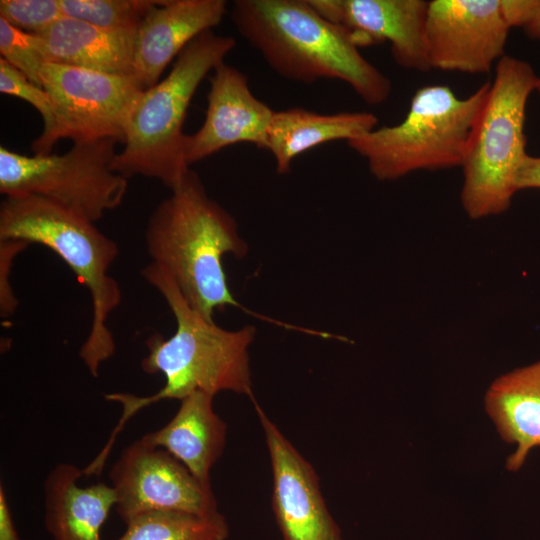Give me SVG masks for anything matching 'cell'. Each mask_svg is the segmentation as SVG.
Here are the masks:
<instances>
[{
  "instance_id": "cell-30",
  "label": "cell",
  "mask_w": 540,
  "mask_h": 540,
  "mask_svg": "<svg viewBox=\"0 0 540 540\" xmlns=\"http://www.w3.org/2000/svg\"><path fill=\"white\" fill-rule=\"evenodd\" d=\"M536 90L539 92L540 94V78L538 79V82H537V86H536Z\"/></svg>"
},
{
  "instance_id": "cell-11",
  "label": "cell",
  "mask_w": 540,
  "mask_h": 540,
  "mask_svg": "<svg viewBox=\"0 0 540 540\" xmlns=\"http://www.w3.org/2000/svg\"><path fill=\"white\" fill-rule=\"evenodd\" d=\"M512 28L503 0H433L426 45L431 69L488 73L504 56Z\"/></svg>"
},
{
  "instance_id": "cell-14",
  "label": "cell",
  "mask_w": 540,
  "mask_h": 540,
  "mask_svg": "<svg viewBox=\"0 0 540 540\" xmlns=\"http://www.w3.org/2000/svg\"><path fill=\"white\" fill-rule=\"evenodd\" d=\"M274 112L253 95L244 73L223 62L210 78L202 125L193 134H186L187 164L190 166L238 143H250L266 150Z\"/></svg>"
},
{
  "instance_id": "cell-16",
  "label": "cell",
  "mask_w": 540,
  "mask_h": 540,
  "mask_svg": "<svg viewBox=\"0 0 540 540\" xmlns=\"http://www.w3.org/2000/svg\"><path fill=\"white\" fill-rule=\"evenodd\" d=\"M82 476L76 465L61 462L44 480V524L53 540H101L115 492L102 482L81 486Z\"/></svg>"
},
{
  "instance_id": "cell-9",
  "label": "cell",
  "mask_w": 540,
  "mask_h": 540,
  "mask_svg": "<svg viewBox=\"0 0 540 540\" xmlns=\"http://www.w3.org/2000/svg\"><path fill=\"white\" fill-rule=\"evenodd\" d=\"M41 85L55 111V128L44 154L61 139L89 142L115 139L124 143L133 108L144 91L130 76L46 63Z\"/></svg>"
},
{
  "instance_id": "cell-1",
  "label": "cell",
  "mask_w": 540,
  "mask_h": 540,
  "mask_svg": "<svg viewBox=\"0 0 540 540\" xmlns=\"http://www.w3.org/2000/svg\"><path fill=\"white\" fill-rule=\"evenodd\" d=\"M143 278L164 298L176 321L169 338L159 333L146 340L148 354L141 361L147 374L160 373L164 386L148 396L110 393L107 401L120 404L122 413L107 443L88 464V470L100 474L124 425L137 412L162 400L177 399L194 392L216 395L231 391L255 400L249 364V346L256 330L247 325L226 330L208 321L185 300L172 277L153 263L141 270Z\"/></svg>"
},
{
  "instance_id": "cell-5",
  "label": "cell",
  "mask_w": 540,
  "mask_h": 540,
  "mask_svg": "<svg viewBox=\"0 0 540 540\" xmlns=\"http://www.w3.org/2000/svg\"><path fill=\"white\" fill-rule=\"evenodd\" d=\"M235 46L231 36L204 32L179 54L165 78L142 92L130 115L123 148L114 157L115 172L127 179L136 175L158 179L170 190L181 183L190 170L183 132L190 102L203 79Z\"/></svg>"
},
{
  "instance_id": "cell-10",
  "label": "cell",
  "mask_w": 540,
  "mask_h": 540,
  "mask_svg": "<svg viewBox=\"0 0 540 540\" xmlns=\"http://www.w3.org/2000/svg\"><path fill=\"white\" fill-rule=\"evenodd\" d=\"M115 508L125 523L148 511L211 515L218 511L211 485L202 483L178 459L141 438L126 446L109 471Z\"/></svg>"
},
{
  "instance_id": "cell-2",
  "label": "cell",
  "mask_w": 540,
  "mask_h": 540,
  "mask_svg": "<svg viewBox=\"0 0 540 540\" xmlns=\"http://www.w3.org/2000/svg\"><path fill=\"white\" fill-rule=\"evenodd\" d=\"M230 18L283 78L306 84L337 79L370 105L382 104L391 94L390 79L360 53L350 32L309 0H237Z\"/></svg>"
},
{
  "instance_id": "cell-25",
  "label": "cell",
  "mask_w": 540,
  "mask_h": 540,
  "mask_svg": "<svg viewBox=\"0 0 540 540\" xmlns=\"http://www.w3.org/2000/svg\"><path fill=\"white\" fill-rule=\"evenodd\" d=\"M63 16L60 0L0 1V18L32 34L44 31Z\"/></svg>"
},
{
  "instance_id": "cell-17",
  "label": "cell",
  "mask_w": 540,
  "mask_h": 540,
  "mask_svg": "<svg viewBox=\"0 0 540 540\" xmlns=\"http://www.w3.org/2000/svg\"><path fill=\"white\" fill-rule=\"evenodd\" d=\"M213 400L214 395L201 391L184 397L169 422L141 437L169 452L206 485H211L210 471L221 457L227 437V424L215 412Z\"/></svg>"
},
{
  "instance_id": "cell-27",
  "label": "cell",
  "mask_w": 540,
  "mask_h": 540,
  "mask_svg": "<svg viewBox=\"0 0 540 540\" xmlns=\"http://www.w3.org/2000/svg\"><path fill=\"white\" fill-rule=\"evenodd\" d=\"M512 27H522L530 38L540 40V0H503Z\"/></svg>"
},
{
  "instance_id": "cell-12",
  "label": "cell",
  "mask_w": 540,
  "mask_h": 540,
  "mask_svg": "<svg viewBox=\"0 0 540 540\" xmlns=\"http://www.w3.org/2000/svg\"><path fill=\"white\" fill-rule=\"evenodd\" d=\"M272 470V509L283 540H343L312 464L253 400Z\"/></svg>"
},
{
  "instance_id": "cell-4",
  "label": "cell",
  "mask_w": 540,
  "mask_h": 540,
  "mask_svg": "<svg viewBox=\"0 0 540 540\" xmlns=\"http://www.w3.org/2000/svg\"><path fill=\"white\" fill-rule=\"evenodd\" d=\"M0 240L49 248L86 286L92 322L79 356L89 373L97 377L101 364L116 348L107 320L121 302L119 284L108 273L119 254L117 243L90 220L35 195L5 196L0 205Z\"/></svg>"
},
{
  "instance_id": "cell-24",
  "label": "cell",
  "mask_w": 540,
  "mask_h": 540,
  "mask_svg": "<svg viewBox=\"0 0 540 540\" xmlns=\"http://www.w3.org/2000/svg\"><path fill=\"white\" fill-rule=\"evenodd\" d=\"M0 54L2 59L42 87L41 71L48 60L38 35L20 30L0 18Z\"/></svg>"
},
{
  "instance_id": "cell-6",
  "label": "cell",
  "mask_w": 540,
  "mask_h": 540,
  "mask_svg": "<svg viewBox=\"0 0 540 540\" xmlns=\"http://www.w3.org/2000/svg\"><path fill=\"white\" fill-rule=\"evenodd\" d=\"M538 79L529 63L514 57L504 55L495 66L461 165V205L473 220L505 212L518 191L517 174L528 155L526 105Z\"/></svg>"
},
{
  "instance_id": "cell-15",
  "label": "cell",
  "mask_w": 540,
  "mask_h": 540,
  "mask_svg": "<svg viewBox=\"0 0 540 540\" xmlns=\"http://www.w3.org/2000/svg\"><path fill=\"white\" fill-rule=\"evenodd\" d=\"M226 13L224 0H160L136 33L133 79L143 90L154 86L168 65Z\"/></svg>"
},
{
  "instance_id": "cell-3",
  "label": "cell",
  "mask_w": 540,
  "mask_h": 540,
  "mask_svg": "<svg viewBox=\"0 0 540 540\" xmlns=\"http://www.w3.org/2000/svg\"><path fill=\"white\" fill-rule=\"evenodd\" d=\"M151 263L168 273L189 305L208 321L226 306L243 308L227 282L223 257L242 258L247 245L235 219L211 199L189 170L151 213L145 229Z\"/></svg>"
},
{
  "instance_id": "cell-7",
  "label": "cell",
  "mask_w": 540,
  "mask_h": 540,
  "mask_svg": "<svg viewBox=\"0 0 540 540\" xmlns=\"http://www.w3.org/2000/svg\"><path fill=\"white\" fill-rule=\"evenodd\" d=\"M483 83L466 98L446 85L419 88L404 119L347 141L379 181H393L419 170L461 167L468 141L490 88Z\"/></svg>"
},
{
  "instance_id": "cell-13",
  "label": "cell",
  "mask_w": 540,
  "mask_h": 540,
  "mask_svg": "<svg viewBox=\"0 0 540 540\" xmlns=\"http://www.w3.org/2000/svg\"><path fill=\"white\" fill-rule=\"evenodd\" d=\"M325 18L350 32L357 46L388 42L402 68L431 70L425 27V0H309Z\"/></svg>"
},
{
  "instance_id": "cell-22",
  "label": "cell",
  "mask_w": 540,
  "mask_h": 540,
  "mask_svg": "<svg viewBox=\"0 0 540 540\" xmlns=\"http://www.w3.org/2000/svg\"><path fill=\"white\" fill-rule=\"evenodd\" d=\"M160 0H60L64 16L99 28L136 34L147 13Z\"/></svg>"
},
{
  "instance_id": "cell-29",
  "label": "cell",
  "mask_w": 540,
  "mask_h": 540,
  "mask_svg": "<svg viewBox=\"0 0 540 540\" xmlns=\"http://www.w3.org/2000/svg\"><path fill=\"white\" fill-rule=\"evenodd\" d=\"M0 540H21L2 483L0 484Z\"/></svg>"
},
{
  "instance_id": "cell-18",
  "label": "cell",
  "mask_w": 540,
  "mask_h": 540,
  "mask_svg": "<svg viewBox=\"0 0 540 540\" xmlns=\"http://www.w3.org/2000/svg\"><path fill=\"white\" fill-rule=\"evenodd\" d=\"M484 404L502 440L516 447L506 460V468L515 472L540 447V360L497 377Z\"/></svg>"
},
{
  "instance_id": "cell-28",
  "label": "cell",
  "mask_w": 540,
  "mask_h": 540,
  "mask_svg": "<svg viewBox=\"0 0 540 540\" xmlns=\"http://www.w3.org/2000/svg\"><path fill=\"white\" fill-rule=\"evenodd\" d=\"M517 190L540 189V157L527 155L516 178Z\"/></svg>"
},
{
  "instance_id": "cell-19",
  "label": "cell",
  "mask_w": 540,
  "mask_h": 540,
  "mask_svg": "<svg viewBox=\"0 0 540 540\" xmlns=\"http://www.w3.org/2000/svg\"><path fill=\"white\" fill-rule=\"evenodd\" d=\"M36 35L48 62L133 77L136 34L63 16Z\"/></svg>"
},
{
  "instance_id": "cell-26",
  "label": "cell",
  "mask_w": 540,
  "mask_h": 540,
  "mask_svg": "<svg viewBox=\"0 0 540 540\" xmlns=\"http://www.w3.org/2000/svg\"><path fill=\"white\" fill-rule=\"evenodd\" d=\"M29 244L21 240H0V308L1 316L11 315L18 304L9 283L14 257Z\"/></svg>"
},
{
  "instance_id": "cell-23",
  "label": "cell",
  "mask_w": 540,
  "mask_h": 540,
  "mask_svg": "<svg viewBox=\"0 0 540 540\" xmlns=\"http://www.w3.org/2000/svg\"><path fill=\"white\" fill-rule=\"evenodd\" d=\"M0 92L26 101L39 112L43 129L31 147L34 154H44L55 128V111L48 92L2 58H0Z\"/></svg>"
},
{
  "instance_id": "cell-20",
  "label": "cell",
  "mask_w": 540,
  "mask_h": 540,
  "mask_svg": "<svg viewBox=\"0 0 540 540\" xmlns=\"http://www.w3.org/2000/svg\"><path fill=\"white\" fill-rule=\"evenodd\" d=\"M370 112L320 114L302 107L275 111L267 135L278 174H287L300 154L321 144L359 137L377 127Z\"/></svg>"
},
{
  "instance_id": "cell-21",
  "label": "cell",
  "mask_w": 540,
  "mask_h": 540,
  "mask_svg": "<svg viewBox=\"0 0 540 540\" xmlns=\"http://www.w3.org/2000/svg\"><path fill=\"white\" fill-rule=\"evenodd\" d=\"M116 540H227L229 525L220 512L198 515L154 510L130 518Z\"/></svg>"
},
{
  "instance_id": "cell-8",
  "label": "cell",
  "mask_w": 540,
  "mask_h": 540,
  "mask_svg": "<svg viewBox=\"0 0 540 540\" xmlns=\"http://www.w3.org/2000/svg\"><path fill=\"white\" fill-rule=\"evenodd\" d=\"M115 139L74 142L63 154L24 155L0 147V192L35 195L95 223L125 198L127 178L115 172Z\"/></svg>"
}]
</instances>
